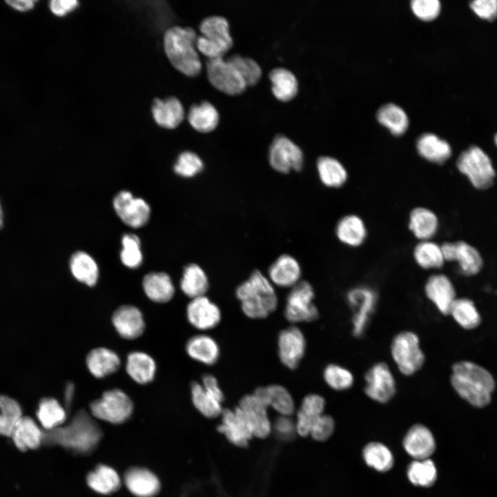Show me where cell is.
I'll return each mask as SVG.
<instances>
[{
	"instance_id": "6da1fadb",
	"label": "cell",
	"mask_w": 497,
	"mask_h": 497,
	"mask_svg": "<svg viewBox=\"0 0 497 497\" xmlns=\"http://www.w3.org/2000/svg\"><path fill=\"white\" fill-rule=\"evenodd\" d=\"M451 383L462 398L476 407H484L490 402L495 388L491 373L469 361H460L453 365Z\"/></svg>"
},
{
	"instance_id": "7a4b0ae2",
	"label": "cell",
	"mask_w": 497,
	"mask_h": 497,
	"mask_svg": "<svg viewBox=\"0 0 497 497\" xmlns=\"http://www.w3.org/2000/svg\"><path fill=\"white\" fill-rule=\"evenodd\" d=\"M196 31L191 27L178 26L169 28L164 35L165 53L178 71L186 76L198 75L202 69L196 43Z\"/></svg>"
},
{
	"instance_id": "3957f363",
	"label": "cell",
	"mask_w": 497,
	"mask_h": 497,
	"mask_svg": "<svg viewBox=\"0 0 497 497\" xmlns=\"http://www.w3.org/2000/svg\"><path fill=\"white\" fill-rule=\"evenodd\" d=\"M243 313L252 319L267 317L277 306L273 284L260 271H253L235 291Z\"/></svg>"
},
{
	"instance_id": "277c9868",
	"label": "cell",
	"mask_w": 497,
	"mask_h": 497,
	"mask_svg": "<svg viewBox=\"0 0 497 497\" xmlns=\"http://www.w3.org/2000/svg\"><path fill=\"white\" fill-rule=\"evenodd\" d=\"M44 434V433H43ZM46 441L59 443L79 451L92 449L101 436L100 430L84 411H79L70 425L48 431Z\"/></svg>"
},
{
	"instance_id": "5b68a950",
	"label": "cell",
	"mask_w": 497,
	"mask_h": 497,
	"mask_svg": "<svg viewBox=\"0 0 497 497\" xmlns=\"http://www.w3.org/2000/svg\"><path fill=\"white\" fill-rule=\"evenodd\" d=\"M390 354L398 370L405 376L418 372L425 363V354L418 335L410 330L396 333L390 343Z\"/></svg>"
},
{
	"instance_id": "8992f818",
	"label": "cell",
	"mask_w": 497,
	"mask_h": 497,
	"mask_svg": "<svg viewBox=\"0 0 497 497\" xmlns=\"http://www.w3.org/2000/svg\"><path fill=\"white\" fill-rule=\"evenodd\" d=\"M199 31L197 49L207 59L224 57L233 45L229 23L224 17L212 15L204 18L199 24Z\"/></svg>"
},
{
	"instance_id": "52a82bcc",
	"label": "cell",
	"mask_w": 497,
	"mask_h": 497,
	"mask_svg": "<svg viewBox=\"0 0 497 497\" xmlns=\"http://www.w3.org/2000/svg\"><path fill=\"white\" fill-rule=\"evenodd\" d=\"M456 166L478 189H487L492 186L496 173L489 157L482 148L471 146L459 155Z\"/></svg>"
},
{
	"instance_id": "ba28073f",
	"label": "cell",
	"mask_w": 497,
	"mask_h": 497,
	"mask_svg": "<svg viewBox=\"0 0 497 497\" xmlns=\"http://www.w3.org/2000/svg\"><path fill=\"white\" fill-rule=\"evenodd\" d=\"M378 293L374 289L360 285L350 289L346 295L347 304L352 311L351 332L360 338L366 331L378 304Z\"/></svg>"
},
{
	"instance_id": "9c48e42d",
	"label": "cell",
	"mask_w": 497,
	"mask_h": 497,
	"mask_svg": "<svg viewBox=\"0 0 497 497\" xmlns=\"http://www.w3.org/2000/svg\"><path fill=\"white\" fill-rule=\"evenodd\" d=\"M90 410L93 416L101 420L120 424L127 420L133 410L130 397L119 389L104 391L101 396L92 402Z\"/></svg>"
},
{
	"instance_id": "30bf717a",
	"label": "cell",
	"mask_w": 497,
	"mask_h": 497,
	"mask_svg": "<svg viewBox=\"0 0 497 497\" xmlns=\"http://www.w3.org/2000/svg\"><path fill=\"white\" fill-rule=\"evenodd\" d=\"M315 292L311 284L300 281L291 288L284 308V316L291 323L310 322L319 317V311L313 302Z\"/></svg>"
},
{
	"instance_id": "8fae6325",
	"label": "cell",
	"mask_w": 497,
	"mask_h": 497,
	"mask_svg": "<svg viewBox=\"0 0 497 497\" xmlns=\"http://www.w3.org/2000/svg\"><path fill=\"white\" fill-rule=\"evenodd\" d=\"M364 394L376 402L387 403L397 392L395 376L385 362L373 364L364 373Z\"/></svg>"
},
{
	"instance_id": "7c38bea8",
	"label": "cell",
	"mask_w": 497,
	"mask_h": 497,
	"mask_svg": "<svg viewBox=\"0 0 497 497\" xmlns=\"http://www.w3.org/2000/svg\"><path fill=\"white\" fill-rule=\"evenodd\" d=\"M208 80L217 90L229 95L242 93L247 86L235 66L224 57L207 59Z\"/></svg>"
},
{
	"instance_id": "4fadbf2b",
	"label": "cell",
	"mask_w": 497,
	"mask_h": 497,
	"mask_svg": "<svg viewBox=\"0 0 497 497\" xmlns=\"http://www.w3.org/2000/svg\"><path fill=\"white\" fill-rule=\"evenodd\" d=\"M269 162L276 171L288 173L291 170H300L304 161L301 148L289 137L277 135L271 144Z\"/></svg>"
},
{
	"instance_id": "5bb4252c",
	"label": "cell",
	"mask_w": 497,
	"mask_h": 497,
	"mask_svg": "<svg viewBox=\"0 0 497 497\" xmlns=\"http://www.w3.org/2000/svg\"><path fill=\"white\" fill-rule=\"evenodd\" d=\"M113 204L118 217L132 228L142 227L149 220L150 208L148 204L128 191L119 192L114 197Z\"/></svg>"
},
{
	"instance_id": "9a60e30c",
	"label": "cell",
	"mask_w": 497,
	"mask_h": 497,
	"mask_svg": "<svg viewBox=\"0 0 497 497\" xmlns=\"http://www.w3.org/2000/svg\"><path fill=\"white\" fill-rule=\"evenodd\" d=\"M445 261L458 263L460 272L467 276L477 274L483 266V259L478 250L464 241L445 242L441 245Z\"/></svg>"
},
{
	"instance_id": "2e32d148",
	"label": "cell",
	"mask_w": 497,
	"mask_h": 497,
	"mask_svg": "<svg viewBox=\"0 0 497 497\" xmlns=\"http://www.w3.org/2000/svg\"><path fill=\"white\" fill-rule=\"evenodd\" d=\"M278 355L286 367L295 369L305 353L306 342L302 331L295 326L280 331L278 339Z\"/></svg>"
},
{
	"instance_id": "e0dca14e",
	"label": "cell",
	"mask_w": 497,
	"mask_h": 497,
	"mask_svg": "<svg viewBox=\"0 0 497 497\" xmlns=\"http://www.w3.org/2000/svg\"><path fill=\"white\" fill-rule=\"evenodd\" d=\"M238 408L249 424L253 436L264 438L271 431V422L268 417V407L254 393L243 396Z\"/></svg>"
},
{
	"instance_id": "ac0fdd59",
	"label": "cell",
	"mask_w": 497,
	"mask_h": 497,
	"mask_svg": "<svg viewBox=\"0 0 497 497\" xmlns=\"http://www.w3.org/2000/svg\"><path fill=\"white\" fill-rule=\"evenodd\" d=\"M186 316L195 328L206 331L216 327L221 320V311L216 304L205 295L191 299L186 307Z\"/></svg>"
},
{
	"instance_id": "d6986e66",
	"label": "cell",
	"mask_w": 497,
	"mask_h": 497,
	"mask_svg": "<svg viewBox=\"0 0 497 497\" xmlns=\"http://www.w3.org/2000/svg\"><path fill=\"white\" fill-rule=\"evenodd\" d=\"M424 289L427 298L439 312L449 315L456 299L455 289L449 278L444 274L431 275L427 280Z\"/></svg>"
},
{
	"instance_id": "ffe728a7",
	"label": "cell",
	"mask_w": 497,
	"mask_h": 497,
	"mask_svg": "<svg viewBox=\"0 0 497 497\" xmlns=\"http://www.w3.org/2000/svg\"><path fill=\"white\" fill-rule=\"evenodd\" d=\"M112 323L123 338L133 340L142 335L145 322L142 311L133 305H122L113 313Z\"/></svg>"
},
{
	"instance_id": "44dd1931",
	"label": "cell",
	"mask_w": 497,
	"mask_h": 497,
	"mask_svg": "<svg viewBox=\"0 0 497 497\" xmlns=\"http://www.w3.org/2000/svg\"><path fill=\"white\" fill-rule=\"evenodd\" d=\"M407 453L415 460L428 459L436 449V441L431 431L422 424L410 427L403 439Z\"/></svg>"
},
{
	"instance_id": "7402d4cb",
	"label": "cell",
	"mask_w": 497,
	"mask_h": 497,
	"mask_svg": "<svg viewBox=\"0 0 497 497\" xmlns=\"http://www.w3.org/2000/svg\"><path fill=\"white\" fill-rule=\"evenodd\" d=\"M222 414V422L218 430L234 445L242 447L246 446L253 435L241 410L237 407L233 411L225 409Z\"/></svg>"
},
{
	"instance_id": "603a6c76",
	"label": "cell",
	"mask_w": 497,
	"mask_h": 497,
	"mask_svg": "<svg viewBox=\"0 0 497 497\" xmlns=\"http://www.w3.org/2000/svg\"><path fill=\"white\" fill-rule=\"evenodd\" d=\"M301 273L297 260L290 255L283 254L270 266L268 278L273 286L291 288L300 281Z\"/></svg>"
},
{
	"instance_id": "cb8c5ba5",
	"label": "cell",
	"mask_w": 497,
	"mask_h": 497,
	"mask_svg": "<svg viewBox=\"0 0 497 497\" xmlns=\"http://www.w3.org/2000/svg\"><path fill=\"white\" fill-rule=\"evenodd\" d=\"M151 110L155 121L164 128H175L184 118L183 105L175 97L154 99Z\"/></svg>"
},
{
	"instance_id": "d4e9b609",
	"label": "cell",
	"mask_w": 497,
	"mask_h": 497,
	"mask_svg": "<svg viewBox=\"0 0 497 497\" xmlns=\"http://www.w3.org/2000/svg\"><path fill=\"white\" fill-rule=\"evenodd\" d=\"M326 406L324 398L317 393L306 395L302 400L297 414L296 429L302 436L310 434L317 419L324 413Z\"/></svg>"
},
{
	"instance_id": "484cf974",
	"label": "cell",
	"mask_w": 497,
	"mask_h": 497,
	"mask_svg": "<svg viewBox=\"0 0 497 497\" xmlns=\"http://www.w3.org/2000/svg\"><path fill=\"white\" fill-rule=\"evenodd\" d=\"M253 393L267 407H271L282 416H289L295 410V402L289 391L280 384L257 388Z\"/></svg>"
},
{
	"instance_id": "4316f807",
	"label": "cell",
	"mask_w": 497,
	"mask_h": 497,
	"mask_svg": "<svg viewBox=\"0 0 497 497\" xmlns=\"http://www.w3.org/2000/svg\"><path fill=\"white\" fill-rule=\"evenodd\" d=\"M124 482L128 490L138 497H152L159 490L157 476L146 469L133 467L126 471Z\"/></svg>"
},
{
	"instance_id": "83f0119b",
	"label": "cell",
	"mask_w": 497,
	"mask_h": 497,
	"mask_svg": "<svg viewBox=\"0 0 497 497\" xmlns=\"http://www.w3.org/2000/svg\"><path fill=\"white\" fill-rule=\"evenodd\" d=\"M10 437L17 449L26 451L40 446L43 442V433L32 418L22 416L14 426Z\"/></svg>"
},
{
	"instance_id": "f1b7e54d",
	"label": "cell",
	"mask_w": 497,
	"mask_h": 497,
	"mask_svg": "<svg viewBox=\"0 0 497 497\" xmlns=\"http://www.w3.org/2000/svg\"><path fill=\"white\" fill-rule=\"evenodd\" d=\"M86 364L94 377L101 378L116 372L120 367L121 361L115 351L106 347H98L88 353Z\"/></svg>"
},
{
	"instance_id": "f546056e",
	"label": "cell",
	"mask_w": 497,
	"mask_h": 497,
	"mask_svg": "<svg viewBox=\"0 0 497 497\" xmlns=\"http://www.w3.org/2000/svg\"><path fill=\"white\" fill-rule=\"evenodd\" d=\"M142 286L148 299L157 303L170 301L175 294V286L170 277L164 272H151L146 274Z\"/></svg>"
},
{
	"instance_id": "4dcf8cb0",
	"label": "cell",
	"mask_w": 497,
	"mask_h": 497,
	"mask_svg": "<svg viewBox=\"0 0 497 497\" xmlns=\"http://www.w3.org/2000/svg\"><path fill=\"white\" fill-rule=\"evenodd\" d=\"M126 371L135 382L140 384H146L154 379L156 364L148 353L138 351H133L127 356Z\"/></svg>"
},
{
	"instance_id": "1f68e13d",
	"label": "cell",
	"mask_w": 497,
	"mask_h": 497,
	"mask_svg": "<svg viewBox=\"0 0 497 497\" xmlns=\"http://www.w3.org/2000/svg\"><path fill=\"white\" fill-rule=\"evenodd\" d=\"M416 148L420 156L436 164L445 163L451 155L449 144L433 133H425L417 140Z\"/></svg>"
},
{
	"instance_id": "d6a6232c",
	"label": "cell",
	"mask_w": 497,
	"mask_h": 497,
	"mask_svg": "<svg viewBox=\"0 0 497 497\" xmlns=\"http://www.w3.org/2000/svg\"><path fill=\"white\" fill-rule=\"evenodd\" d=\"M186 351L192 359L206 365L215 364L220 356L217 342L205 334H198L191 338L186 343Z\"/></svg>"
},
{
	"instance_id": "836d02e7",
	"label": "cell",
	"mask_w": 497,
	"mask_h": 497,
	"mask_svg": "<svg viewBox=\"0 0 497 497\" xmlns=\"http://www.w3.org/2000/svg\"><path fill=\"white\" fill-rule=\"evenodd\" d=\"M188 121L197 131L203 133L214 130L220 121V114L215 106L208 101L193 104L189 108Z\"/></svg>"
},
{
	"instance_id": "e575fe53",
	"label": "cell",
	"mask_w": 497,
	"mask_h": 497,
	"mask_svg": "<svg viewBox=\"0 0 497 497\" xmlns=\"http://www.w3.org/2000/svg\"><path fill=\"white\" fill-rule=\"evenodd\" d=\"M335 233L342 243L357 247L364 242L367 231L364 222L359 216L347 215L338 222Z\"/></svg>"
},
{
	"instance_id": "d590c367",
	"label": "cell",
	"mask_w": 497,
	"mask_h": 497,
	"mask_svg": "<svg viewBox=\"0 0 497 497\" xmlns=\"http://www.w3.org/2000/svg\"><path fill=\"white\" fill-rule=\"evenodd\" d=\"M409 228L420 241L430 240L438 231V220L430 209L417 207L410 213Z\"/></svg>"
},
{
	"instance_id": "8d00e7d4",
	"label": "cell",
	"mask_w": 497,
	"mask_h": 497,
	"mask_svg": "<svg viewBox=\"0 0 497 497\" xmlns=\"http://www.w3.org/2000/svg\"><path fill=\"white\" fill-rule=\"evenodd\" d=\"M269 77L272 84V92L277 99L287 102L297 95L298 81L289 69L282 67L273 68L270 71Z\"/></svg>"
},
{
	"instance_id": "74e56055",
	"label": "cell",
	"mask_w": 497,
	"mask_h": 497,
	"mask_svg": "<svg viewBox=\"0 0 497 497\" xmlns=\"http://www.w3.org/2000/svg\"><path fill=\"white\" fill-rule=\"evenodd\" d=\"M182 291L191 299L205 295L208 289V277L197 264H189L184 269L179 282Z\"/></svg>"
},
{
	"instance_id": "f35d334b",
	"label": "cell",
	"mask_w": 497,
	"mask_h": 497,
	"mask_svg": "<svg viewBox=\"0 0 497 497\" xmlns=\"http://www.w3.org/2000/svg\"><path fill=\"white\" fill-rule=\"evenodd\" d=\"M70 269L79 282L93 286L99 278V268L92 257L84 251H77L70 260Z\"/></svg>"
},
{
	"instance_id": "ab89813d",
	"label": "cell",
	"mask_w": 497,
	"mask_h": 497,
	"mask_svg": "<svg viewBox=\"0 0 497 497\" xmlns=\"http://www.w3.org/2000/svg\"><path fill=\"white\" fill-rule=\"evenodd\" d=\"M317 170L322 183L327 187L339 188L347 180L348 174L342 164L337 159L322 156L317 161Z\"/></svg>"
},
{
	"instance_id": "60d3db41",
	"label": "cell",
	"mask_w": 497,
	"mask_h": 497,
	"mask_svg": "<svg viewBox=\"0 0 497 497\" xmlns=\"http://www.w3.org/2000/svg\"><path fill=\"white\" fill-rule=\"evenodd\" d=\"M37 417L41 426L47 431L59 427L66 418V412L55 398H42L38 406Z\"/></svg>"
},
{
	"instance_id": "b9f144b4",
	"label": "cell",
	"mask_w": 497,
	"mask_h": 497,
	"mask_svg": "<svg viewBox=\"0 0 497 497\" xmlns=\"http://www.w3.org/2000/svg\"><path fill=\"white\" fill-rule=\"evenodd\" d=\"M88 486L94 491L108 494L117 491L120 487V478L117 473L106 465H99L87 477Z\"/></svg>"
},
{
	"instance_id": "7bdbcfd3",
	"label": "cell",
	"mask_w": 497,
	"mask_h": 497,
	"mask_svg": "<svg viewBox=\"0 0 497 497\" xmlns=\"http://www.w3.org/2000/svg\"><path fill=\"white\" fill-rule=\"evenodd\" d=\"M377 118L395 135H402L408 128L409 119L406 113L394 104L382 106L377 113Z\"/></svg>"
},
{
	"instance_id": "ee69618b",
	"label": "cell",
	"mask_w": 497,
	"mask_h": 497,
	"mask_svg": "<svg viewBox=\"0 0 497 497\" xmlns=\"http://www.w3.org/2000/svg\"><path fill=\"white\" fill-rule=\"evenodd\" d=\"M191 398L195 408L207 418H215L222 413V402L207 391L199 382L191 385Z\"/></svg>"
},
{
	"instance_id": "f6af8a7d",
	"label": "cell",
	"mask_w": 497,
	"mask_h": 497,
	"mask_svg": "<svg viewBox=\"0 0 497 497\" xmlns=\"http://www.w3.org/2000/svg\"><path fill=\"white\" fill-rule=\"evenodd\" d=\"M413 257L424 269L441 268L445 261L441 246L430 240L420 241L414 248Z\"/></svg>"
},
{
	"instance_id": "bcb514c9",
	"label": "cell",
	"mask_w": 497,
	"mask_h": 497,
	"mask_svg": "<svg viewBox=\"0 0 497 497\" xmlns=\"http://www.w3.org/2000/svg\"><path fill=\"white\" fill-rule=\"evenodd\" d=\"M362 456L367 465L379 471H387L393 465L392 453L380 442L368 443L363 449Z\"/></svg>"
},
{
	"instance_id": "7dc6e473",
	"label": "cell",
	"mask_w": 497,
	"mask_h": 497,
	"mask_svg": "<svg viewBox=\"0 0 497 497\" xmlns=\"http://www.w3.org/2000/svg\"><path fill=\"white\" fill-rule=\"evenodd\" d=\"M449 315L466 329H474L480 322V315L474 302L467 298H456L451 305Z\"/></svg>"
},
{
	"instance_id": "c3c4849f",
	"label": "cell",
	"mask_w": 497,
	"mask_h": 497,
	"mask_svg": "<svg viewBox=\"0 0 497 497\" xmlns=\"http://www.w3.org/2000/svg\"><path fill=\"white\" fill-rule=\"evenodd\" d=\"M22 416L21 407L17 400L0 394V436L10 437Z\"/></svg>"
},
{
	"instance_id": "681fc988",
	"label": "cell",
	"mask_w": 497,
	"mask_h": 497,
	"mask_svg": "<svg viewBox=\"0 0 497 497\" xmlns=\"http://www.w3.org/2000/svg\"><path fill=\"white\" fill-rule=\"evenodd\" d=\"M407 476L414 485L420 487L431 486L437 478V470L434 462L429 458L415 460L407 469Z\"/></svg>"
},
{
	"instance_id": "f907efd6",
	"label": "cell",
	"mask_w": 497,
	"mask_h": 497,
	"mask_svg": "<svg viewBox=\"0 0 497 497\" xmlns=\"http://www.w3.org/2000/svg\"><path fill=\"white\" fill-rule=\"evenodd\" d=\"M322 376L325 383L337 391L349 389L355 382L354 376L349 369L335 363L327 364L323 370Z\"/></svg>"
},
{
	"instance_id": "816d5d0a",
	"label": "cell",
	"mask_w": 497,
	"mask_h": 497,
	"mask_svg": "<svg viewBox=\"0 0 497 497\" xmlns=\"http://www.w3.org/2000/svg\"><path fill=\"white\" fill-rule=\"evenodd\" d=\"M227 59L235 66L246 86H254L261 79L262 70L256 61L248 57L235 54Z\"/></svg>"
},
{
	"instance_id": "f5cc1de1",
	"label": "cell",
	"mask_w": 497,
	"mask_h": 497,
	"mask_svg": "<svg viewBox=\"0 0 497 497\" xmlns=\"http://www.w3.org/2000/svg\"><path fill=\"white\" fill-rule=\"evenodd\" d=\"M140 243L139 237L135 234L127 233L122 237L120 259L128 268L136 269L142 264L143 255Z\"/></svg>"
},
{
	"instance_id": "db71d44e",
	"label": "cell",
	"mask_w": 497,
	"mask_h": 497,
	"mask_svg": "<svg viewBox=\"0 0 497 497\" xmlns=\"http://www.w3.org/2000/svg\"><path fill=\"white\" fill-rule=\"evenodd\" d=\"M204 163L199 156L192 151H184L179 155L174 165V171L183 177H192L200 173Z\"/></svg>"
},
{
	"instance_id": "11a10c76",
	"label": "cell",
	"mask_w": 497,
	"mask_h": 497,
	"mask_svg": "<svg viewBox=\"0 0 497 497\" xmlns=\"http://www.w3.org/2000/svg\"><path fill=\"white\" fill-rule=\"evenodd\" d=\"M411 8L418 18L430 21L438 17L441 6L438 0H413Z\"/></svg>"
},
{
	"instance_id": "9f6ffc18",
	"label": "cell",
	"mask_w": 497,
	"mask_h": 497,
	"mask_svg": "<svg viewBox=\"0 0 497 497\" xmlns=\"http://www.w3.org/2000/svg\"><path fill=\"white\" fill-rule=\"evenodd\" d=\"M334 427L333 418L329 415L323 413L313 424L310 435L316 440L324 441L332 435Z\"/></svg>"
},
{
	"instance_id": "6f0895ef",
	"label": "cell",
	"mask_w": 497,
	"mask_h": 497,
	"mask_svg": "<svg viewBox=\"0 0 497 497\" xmlns=\"http://www.w3.org/2000/svg\"><path fill=\"white\" fill-rule=\"evenodd\" d=\"M470 7L482 19L493 21L497 18V0H475Z\"/></svg>"
},
{
	"instance_id": "680465c9",
	"label": "cell",
	"mask_w": 497,
	"mask_h": 497,
	"mask_svg": "<svg viewBox=\"0 0 497 497\" xmlns=\"http://www.w3.org/2000/svg\"><path fill=\"white\" fill-rule=\"evenodd\" d=\"M79 4L77 0H52L50 8L53 14L61 17L75 10Z\"/></svg>"
},
{
	"instance_id": "91938a15",
	"label": "cell",
	"mask_w": 497,
	"mask_h": 497,
	"mask_svg": "<svg viewBox=\"0 0 497 497\" xmlns=\"http://www.w3.org/2000/svg\"><path fill=\"white\" fill-rule=\"evenodd\" d=\"M201 384L207 391L222 402L224 394L218 384L217 379L213 376L205 374L202 377Z\"/></svg>"
},
{
	"instance_id": "94428289",
	"label": "cell",
	"mask_w": 497,
	"mask_h": 497,
	"mask_svg": "<svg viewBox=\"0 0 497 497\" xmlns=\"http://www.w3.org/2000/svg\"><path fill=\"white\" fill-rule=\"evenodd\" d=\"M275 427L280 432L289 433L293 431L294 425L288 416H282L277 419Z\"/></svg>"
},
{
	"instance_id": "6125c7cd",
	"label": "cell",
	"mask_w": 497,
	"mask_h": 497,
	"mask_svg": "<svg viewBox=\"0 0 497 497\" xmlns=\"http://www.w3.org/2000/svg\"><path fill=\"white\" fill-rule=\"evenodd\" d=\"M6 3L12 8L21 12L31 10L35 6V1L32 0L7 1Z\"/></svg>"
},
{
	"instance_id": "be15d7a7",
	"label": "cell",
	"mask_w": 497,
	"mask_h": 497,
	"mask_svg": "<svg viewBox=\"0 0 497 497\" xmlns=\"http://www.w3.org/2000/svg\"><path fill=\"white\" fill-rule=\"evenodd\" d=\"M75 392V386L72 382L67 384L65 390V401L68 405L72 402L73 394Z\"/></svg>"
},
{
	"instance_id": "e7e4bbea",
	"label": "cell",
	"mask_w": 497,
	"mask_h": 497,
	"mask_svg": "<svg viewBox=\"0 0 497 497\" xmlns=\"http://www.w3.org/2000/svg\"><path fill=\"white\" fill-rule=\"evenodd\" d=\"M3 211H2V208H1V203H0V228L3 226Z\"/></svg>"
},
{
	"instance_id": "03108f58",
	"label": "cell",
	"mask_w": 497,
	"mask_h": 497,
	"mask_svg": "<svg viewBox=\"0 0 497 497\" xmlns=\"http://www.w3.org/2000/svg\"><path fill=\"white\" fill-rule=\"evenodd\" d=\"M494 142H495V144H496V146H497V133H496V135H495V136H494Z\"/></svg>"
}]
</instances>
